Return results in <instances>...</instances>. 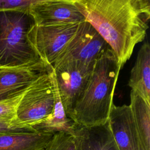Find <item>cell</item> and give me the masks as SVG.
Wrapping results in <instances>:
<instances>
[{"instance_id": "7a4b0ae2", "label": "cell", "mask_w": 150, "mask_h": 150, "mask_svg": "<svg viewBox=\"0 0 150 150\" xmlns=\"http://www.w3.org/2000/svg\"><path fill=\"white\" fill-rule=\"evenodd\" d=\"M121 69L111 49L97 60L87 84L70 117L76 124L92 127L104 124L108 121Z\"/></svg>"}, {"instance_id": "5bb4252c", "label": "cell", "mask_w": 150, "mask_h": 150, "mask_svg": "<svg viewBox=\"0 0 150 150\" xmlns=\"http://www.w3.org/2000/svg\"><path fill=\"white\" fill-rule=\"evenodd\" d=\"M53 135L38 131L0 135V150H44Z\"/></svg>"}, {"instance_id": "7c38bea8", "label": "cell", "mask_w": 150, "mask_h": 150, "mask_svg": "<svg viewBox=\"0 0 150 150\" xmlns=\"http://www.w3.org/2000/svg\"><path fill=\"white\" fill-rule=\"evenodd\" d=\"M128 85L150 104V46L148 42L142 44L138 52Z\"/></svg>"}, {"instance_id": "277c9868", "label": "cell", "mask_w": 150, "mask_h": 150, "mask_svg": "<svg viewBox=\"0 0 150 150\" xmlns=\"http://www.w3.org/2000/svg\"><path fill=\"white\" fill-rule=\"evenodd\" d=\"M50 66L26 90L17 109V117L23 124L33 128L52 114L54 103V86Z\"/></svg>"}, {"instance_id": "52a82bcc", "label": "cell", "mask_w": 150, "mask_h": 150, "mask_svg": "<svg viewBox=\"0 0 150 150\" xmlns=\"http://www.w3.org/2000/svg\"><path fill=\"white\" fill-rule=\"evenodd\" d=\"M109 49L110 47L105 40L86 20L80 23L74 35L59 54L54 64L70 59L93 68L97 60Z\"/></svg>"}, {"instance_id": "9c48e42d", "label": "cell", "mask_w": 150, "mask_h": 150, "mask_svg": "<svg viewBox=\"0 0 150 150\" xmlns=\"http://www.w3.org/2000/svg\"><path fill=\"white\" fill-rule=\"evenodd\" d=\"M108 122L118 150H146L129 105L117 106L113 104Z\"/></svg>"}, {"instance_id": "9a60e30c", "label": "cell", "mask_w": 150, "mask_h": 150, "mask_svg": "<svg viewBox=\"0 0 150 150\" xmlns=\"http://www.w3.org/2000/svg\"><path fill=\"white\" fill-rule=\"evenodd\" d=\"M129 106L141 139L146 150H150V104L131 90Z\"/></svg>"}, {"instance_id": "30bf717a", "label": "cell", "mask_w": 150, "mask_h": 150, "mask_svg": "<svg viewBox=\"0 0 150 150\" xmlns=\"http://www.w3.org/2000/svg\"><path fill=\"white\" fill-rule=\"evenodd\" d=\"M50 66L39 61L25 66L0 67V101L24 93Z\"/></svg>"}, {"instance_id": "2e32d148", "label": "cell", "mask_w": 150, "mask_h": 150, "mask_svg": "<svg viewBox=\"0 0 150 150\" xmlns=\"http://www.w3.org/2000/svg\"><path fill=\"white\" fill-rule=\"evenodd\" d=\"M44 150H77L76 138L66 132L54 133Z\"/></svg>"}, {"instance_id": "ba28073f", "label": "cell", "mask_w": 150, "mask_h": 150, "mask_svg": "<svg viewBox=\"0 0 150 150\" xmlns=\"http://www.w3.org/2000/svg\"><path fill=\"white\" fill-rule=\"evenodd\" d=\"M35 25L80 23L86 19L73 0H35L28 10Z\"/></svg>"}, {"instance_id": "8992f818", "label": "cell", "mask_w": 150, "mask_h": 150, "mask_svg": "<svg viewBox=\"0 0 150 150\" xmlns=\"http://www.w3.org/2000/svg\"><path fill=\"white\" fill-rule=\"evenodd\" d=\"M52 69L63 105L70 118L93 68L78 61L67 59L54 63Z\"/></svg>"}, {"instance_id": "d6986e66", "label": "cell", "mask_w": 150, "mask_h": 150, "mask_svg": "<svg viewBox=\"0 0 150 150\" xmlns=\"http://www.w3.org/2000/svg\"><path fill=\"white\" fill-rule=\"evenodd\" d=\"M35 0H0V11L28 12L30 5Z\"/></svg>"}, {"instance_id": "ac0fdd59", "label": "cell", "mask_w": 150, "mask_h": 150, "mask_svg": "<svg viewBox=\"0 0 150 150\" xmlns=\"http://www.w3.org/2000/svg\"><path fill=\"white\" fill-rule=\"evenodd\" d=\"M34 131H36L33 128L23 124L19 120L12 122L0 121V135Z\"/></svg>"}, {"instance_id": "8fae6325", "label": "cell", "mask_w": 150, "mask_h": 150, "mask_svg": "<svg viewBox=\"0 0 150 150\" xmlns=\"http://www.w3.org/2000/svg\"><path fill=\"white\" fill-rule=\"evenodd\" d=\"M77 150H118L112 135L108 122L92 127L76 125L73 134Z\"/></svg>"}, {"instance_id": "4fadbf2b", "label": "cell", "mask_w": 150, "mask_h": 150, "mask_svg": "<svg viewBox=\"0 0 150 150\" xmlns=\"http://www.w3.org/2000/svg\"><path fill=\"white\" fill-rule=\"evenodd\" d=\"M50 74L54 86V103L52 114L43 122L35 126L33 129L38 131L54 134L63 132L73 135L76 124L66 114L63 105L52 66Z\"/></svg>"}, {"instance_id": "e0dca14e", "label": "cell", "mask_w": 150, "mask_h": 150, "mask_svg": "<svg viewBox=\"0 0 150 150\" xmlns=\"http://www.w3.org/2000/svg\"><path fill=\"white\" fill-rule=\"evenodd\" d=\"M25 92L11 98L0 101V121L12 122L18 120L17 109Z\"/></svg>"}, {"instance_id": "5b68a950", "label": "cell", "mask_w": 150, "mask_h": 150, "mask_svg": "<svg viewBox=\"0 0 150 150\" xmlns=\"http://www.w3.org/2000/svg\"><path fill=\"white\" fill-rule=\"evenodd\" d=\"M80 23L44 26L33 23L28 33V39L39 59L46 66H52Z\"/></svg>"}, {"instance_id": "6da1fadb", "label": "cell", "mask_w": 150, "mask_h": 150, "mask_svg": "<svg viewBox=\"0 0 150 150\" xmlns=\"http://www.w3.org/2000/svg\"><path fill=\"white\" fill-rule=\"evenodd\" d=\"M108 45L122 68L142 42L150 19L149 0H73Z\"/></svg>"}, {"instance_id": "3957f363", "label": "cell", "mask_w": 150, "mask_h": 150, "mask_svg": "<svg viewBox=\"0 0 150 150\" xmlns=\"http://www.w3.org/2000/svg\"><path fill=\"white\" fill-rule=\"evenodd\" d=\"M26 11H0V67H16L42 61L28 33L33 24Z\"/></svg>"}]
</instances>
